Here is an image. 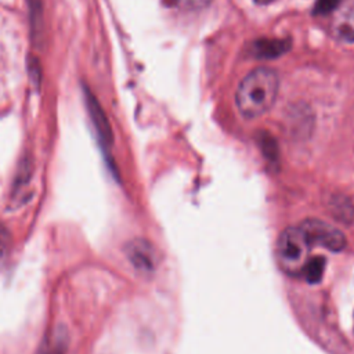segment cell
<instances>
[{
    "label": "cell",
    "mask_w": 354,
    "mask_h": 354,
    "mask_svg": "<svg viewBox=\"0 0 354 354\" xmlns=\"http://www.w3.org/2000/svg\"><path fill=\"white\" fill-rule=\"evenodd\" d=\"M279 79L270 68H256L239 83L235 93V104L242 116L248 119L266 113L275 102Z\"/></svg>",
    "instance_id": "6da1fadb"
},
{
    "label": "cell",
    "mask_w": 354,
    "mask_h": 354,
    "mask_svg": "<svg viewBox=\"0 0 354 354\" xmlns=\"http://www.w3.org/2000/svg\"><path fill=\"white\" fill-rule=\"evenodd\" d=\"M310 243L304 236L301 228L288 227L278 238L277 254L282 270L288 274H301L306 263L308 261Z\"/></svg>",
    "instance_id": "7a4b0ae2"
},
{
    "label": "cell",
    "mask_w": 354,
    "mask_h": 354,
    "mask_svg": "<svg viewBox=\"0 0 354 354\" xmlns=\"http://www.w3.org/2000/svg\"><path fill=\"white\" fill-rule=\"evenodd\" d=\"M299 227L310 245L322 246L330 252H342L347 245L344 234L326 221L308 218L304 220Z\"/></svg>",
    "instance_id": "3957f363"
},
{
    "label": "cell",
    "mask_w": 354,
    "mask_h": 354,
    "mask_svg": "<svg viewBox=\"0 0 354 354\" xmlns=\"http://www.w3.org/2000/svg\"><path fill=\"white\" fill-rule=\"evenodd\" d=\"M124 254L129 263L142 275H151L159 266V253L156 248L147 239L136 238L124 248Z\"/></svg>",
    "instance_id": "277c9868"
},
{
    "label": "cell",
    "mask_w": 354,
    "mask_h": 354,
    "mask_svg": "<svg viewBox=\"0 0 354 354\" xmlns=\"http://www.w3.org/2000/svg\"><path fill=\"white\" fill-rule=\"evenodd\" d=\"M83 93H84L86 108H87L88 116L91 119L93 127L95 130L98 142L104 151H109V148L113 144V133H112L111 123L106 118V113H105L104 108L101 106V104L98 102L97 97L91 93V90L88 87H84Z\"/></svg>",
    "instance_id": "5b68a950"
},
{
    "label": "cell",
    "mask_w": 354,
    "mask_h": 354,
    "mask_svg": "<svg viewBox=\"0 0 354 354\" xmlns=\"http://www.w3.org/2000/svg\"><path fill=\"white\" fill-rule=\"evenodd\" d=\"M330 30L340 41L354 43V3L336 11L330 22Z\"/></svg>",
    "instance_id": "8992f818"
},
{
    "label": "cell",
    "mask_w": 354,
    "mask_h": 354,
    "mask_svg": "<svg viewBox=\"0 0 354 354\" xmlns=\"http://www.w3.org/2000/svg\"><path fill=\"white\" fill-rule=\"evenodd\" d=\"M328 209L332 216L343 224L354 225V198L346 194L332 195L328 201Z\"/></svg>",
    "instance_id": "52a82bcc"
},
{
    "label": "cell",
    "mask_w": 354,
    "mask_h": 354,
    "mask_svg": "<svg viewBox=\"0 0 354 354\" xmlns=\"http://www.w3.org/2000/svg\"><path fill=\"white\" fill-rule=\"evenodd\" d=\"M26 6H28V17H29L32 39L36 43V46H40L43 40V30H44L43 0H26Z\"/></svg>",
    "instance_id": "ba28073f"
},
{
    "label": "cell",
    "mask_w": 354,
    "mask_h": 354,
    "mask_svg": "<svg viewBox=\"0 0 354 354\" xmlns=\"http://www.w3.org/2000/svg\"><path fill=\"white\" fill-rule=\"evenodd\" d=\"M289 48V43L281 39H260L252 43L250 53L257 58H275Z\"/></svg>",
    "instance_id": "9c48e42d"
},
{
    "label": "cell",
    "mask_w": 354,
    "mask_h": 354,
    "mask_svg": "<svg viewBox=\"0 0 354 354\" xmlns=\"http://www.w3.org/2000/svg\"><path fill=\"white\" fill-rule=\"evenodd\" d=\"M32 171H33L32 159L29 156H25L21 160V163H19L15 180H14V187H12V198L14 199H19L21 201V196L24 195L25 187L28 185V183L30 180Z\"/></svg>",
    "instance_id": "30bf717a"
},
{
    "label": "cell",
    "mask_w": 354,
    "mask_h": 354,
    "mask_svg": "<svg viewBox=\"0 0 354 354\" xmlns=\"http://www.w3.org/2000/svg\"><path fill=\"white\" fill-rule=\"evenodd\" d=\"M324 268H325V259L322 256H318V257H314V259H308V261L306 263L301 274L304 275L307 282L315 283L322 278Z\"/></svg>",
    "instance_id": "8fae6325"
},
{
    "label": "cell",
    "mask_w": 354,
    "mask_h": 354,
    "mask_svg": "<svg viewBox=\"0 0 354 354\" xmlns=\"http://www.w3.org/2000/svg\"><path fill=\"white\" fill-rule=\"evenodd\" d=\"M212 0H163V4L178 11H199L210 4Z\"/></svg>",
    "instance_id": "7c38bea8"
},
{
    "label": "cell",
    "mask_w": 354,
    "mask_h": 354,
    "mask_svg": "<svg viewBox=\"0 0 354 354\" xmlns=\"http://www.w3.org/2000/svg\"><path fill=\"white\" fill-rule=\"evenodd\" d=\"M28 71H29V76H30V80H32L35 88L39 90L40 83H41V66H40V62L37 58L30 57L29 64H28Z\"/></svg>",
    "instance_id": "4fadbf2b"
},
{
    "label": "cell",
    "mask_w": 354,
    "mask_h": 354,
    "mask_svg": "<svg viewBox=\"0 0 354 354\" xmlns=\"http://www.w3.org/2000/svg\"><path fill=\"white\" fill-rule=\"evenodd\" d=\"M10 234L6 228L0 227V268L6 264L10 252Z\"/></svg>",
    "instance_id": "5bb4252c"
},
{
    "label": "cell",
    "mask_w": 354,
    "mask_h": 354,
    "mask_svg": "<svg viewBox=\"0 0 354 354\" xmlns=\"http://www.w3.org/2000/svg\"><path fill=\"white\" fill-rule=\"evenodd\" d=\"M340 1L342 0H318L314 7V12L315 14H328L330 11H335Z\"/></svg>",
    "instance_id": "9a60e30c"
},
{
    "label": "cell",
    "mask_w": 354,
    "mask_h": 354,
    "mask_svg": "<svg viewBox=\"0 0 354 354\" xmlns=\"http://www.w3.org/2000/svg\"><path fill=\"white\" fill-rule=\"evenodd\" d=\"M271 1H274V0H254V3H257V4H268Z\"/></svg>",
    "instance_id": "2e32d148"
}]
</instances>
